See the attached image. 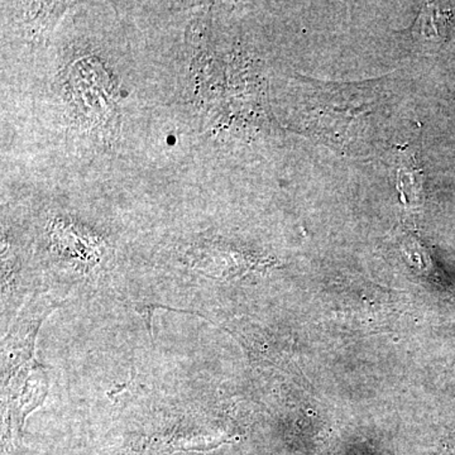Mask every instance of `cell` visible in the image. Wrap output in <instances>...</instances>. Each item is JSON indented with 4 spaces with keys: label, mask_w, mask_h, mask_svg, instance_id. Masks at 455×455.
<instances>
[{
    "label": "cell",
    "mask_w": 455,
    "mask_h": 455,
    "mask_svg": "<svg viewBox=\"0 0 455 455\" xmlns=\"http://www.w3.org/2000/svg\"><path fill=\"white\" fill-rule=\"evenodd\" d=\"M444 455H455V439L448 443Z\"/></svg>",
    "instance_id": "6da1fadb"
}]
</instances>
